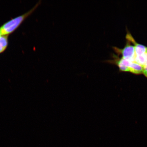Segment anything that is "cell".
<instances>
[{
  "label": "cell",
  "instance_id": "cell-4",
  "mask_svg": "<svg viewBox=\"0 0 147 147\" xmlns=\"http://www.w3.org/2000/svg\"><path fill=\"white\" fill-rule=\"evenodd\" d=\"M8 36H0V54L6 50L8 45Z\"/></svg>",
  "mask_w": 147,
  "mask_h": 147
},
{
  "label": "cell",
  "instance_id": "cell-6",
  "mask_svg": "<svg viewBox=\"0 0 147 147\" xmlns=\"http://www.w3.org/2000/svg\"><path fill=\"white\" fill-rule=\"evenodd\" d=\"M142 74L147 78V64L143 66Z\"/></svg>",
  "mask_w": 147,
  "mask_h": 147
},
{
  "label": "cell",
  "instance_id": "cell-5",
  "mask_svg": "<svg viewBox=\"0 0 147 147\" xmlns=\"http://www.w3.org/2000/svg\"><path fill=\"white\" fill-rule=\"evenodd\" d=\"M147 61V53L143 55L136 56L135 62L140 64L143 67L146 65Z\"/></svg>",
  "mask_w": 147,
  "mask_h": 147
},
{
  "label": "cell",
  "instance_id": "cell-7",
  "mask_svg": "<svg viewBox=\"0 0 147 147\" xmlns=\"http://www.w3.org/2000/svg\"><path fill=\"white\" fill-rule=\"evenodd\" d=\"M1 36V35H0V36Z\"/></svg>",
  "mask_w": 147,
  "mask_h": 147
},
{
  "label": "cell",
  "instance_id": "cell-2",
  "mask_svg": "<svg viewBox=\"0 0 147 147\" xmlns=\"http://www.w3.org/2000/svg\"><path fill=\"white\" fill-rule=\"evenodd\" d=\"M113 48L118 55H121L122 57L130 61H135L136 55L134 46L129 41L126 40V45L122 49H119L116 47Z\"/></svg>",
  "mask_w": 147,
  "mask_h": 147
},
{
  "label": "cell",
  "instance_id": "cell-1",
  "mask_svg": "<svg viewBox=\"0 0 147 147\" xmlns=\"http://www.w3.org/2000/svg\"><path fill=\"white\" fill-rule=\"evenodd\" d=\"M41 3L40 1L30 10L15 18L9 20L0 27V35L9 36L19 27L24 21L33 13Z\"/></svg>",
  "mask_w": 147,
  "mask_h": 147
},
{
  "label": "cell",
  "instance_id": "cell-3",
  "mask_svg": "<svg viewBox=\"0 0 147 147\" xmlns=\"http://www.w3.org/2000/svg\"><path fill=\"white\" fill-rule=\"evenodd\" d=\"M126 38V40L133 44L135 47L136 56L143 55L147 53V47L137 43L134 39L131 33L128 30H127Z\"/></svg>",
  "mask_w": 147,
  "mask_h": 147
}]
</instances>
